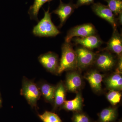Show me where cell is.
<instances>
[{"label":"cell","mask_w":122,"mask_h":122,"mask_svg":"<svg viewBox=\"0 0 122 122\" xmlns=\"http://www.w3.org/2000/svg\"><path fill=\"white\" fill-rule=\"evenodd\" d=\"M49 9L45 11L44 17L37 25L34 27L33 33L35 36L39 37H55L60 32L51 20Z\"/></svg>","instance_id":"cell-1"},{"label":"cell","mask_w":122,"mask_h":122,"mask_svg":"<svg viewBox=\"0 0 122 122\" xmlns=\"http://www.w3.org/2000/svg\"><path fill=\"white\" fill-rule=\"evenodd\" d=\"M61 50V57L57 72L58 74L77 68L76 52L70 42L64 43L62 46Z\"/></svg>","instance_id":"cell-2"},{"label":"cell","mask_w":122,"mask_h":122,"mask_svg":"<svg viewBox=\"0 0 122 122\" xmlns=\"http://www.w3.org/2000/svg\"><path fill=\"white\" fill-rule=\"evenodd\" d=\"M96 32L95 27L91 24H86L77 25L70 30L65 38L66 42H70L75 37H83L95 35Z\"/></svg>","instance_id":"cell-3"},{"label":"cell","mask_w":122,"mask_h":122,"mask_svg":"<svg viewBox=\"0 0 122 122\" xmlns=\"http://www.w3.org/2000/svg\"><path fill=\"white\" fill-rule=\"evenodd\" d=\"M77 68L84 69L92 65L95 61L96 54L91 50L84 48H78L76 51Z\"/></svg>","instance_id":"cell-4"},{"label":"cell","mask_w":122,"mask_h":122,"mask_svg":"<svg viewBox=\"0 0 122 122\" xmlns=\"http://www.w3.org/2000/svg\"><path fill=\"white\" fill-rule=\"evenodd\" d=\"M22 91L29 103L32 106H35L40 95V91L36 85L31 82L26 81L23 84Z\"/></svg>","instance_id":"cell-5"},{"label":"cell","mask_w":122,"mask_h":122,"mask_svg":"<svg viewBox=\"0 0 122 122\" xmlns=\"http://www.w3.org/2000/svg\"><path fill=\"white\" fill-rule=\"evenodd\" d=\"M92 9L96 15L108 21L113 27L114 30L116 29L117 24L114 15L108 6L97 3L93 5Z\"/></svg>","instance_id":"cell-6"},{"label":"cell","mask_w":122,"mask_h":122,"mask_svg":"<svg viewBox=\"0 0 122 122\" xmlns=\"http://www.w3.org/2000/svg\"><path fill=\"white\" fill-rule=\"evenodd\" d=\"M39 61L41 65L50 72H57L59 65L58 57L54 53L49 52L41 55L39 57Z\"/></svg>","instance_id":"cell-7"},{"label":"cell","mask_w":122,"mask_h":122,"mask_svg":"<svg viewBox=\"0 0 122 122\" xmlns=\"http://www.w3.org/2000/svg\"><path fill=\"white\" fill-rule=\"evenodd\" d=\"M66 88L71 92H77L82 85L81 77L77 72L69 73L66 76Z\"/></svg>","instance_id":"cell-8"},{"label":"cell","mask_w":122,"mask_h":122,"mask_svg":"<svg viewBox=\"0 0 122 122\" xmlns=\"http://www.w3.org/2000/svg\"><path fill=\"white\" fill-rule=\"evenodd\" d=\"M94 62L98 68L104 71L111 69L115 64V60L113 56L106 52L100 54L96 57Z\"/></svg>","instance_id":"cell-9"},{"label":"cell","mask_w":122,"mask_h":122,"mask_svg":"<svg viewBox=\"0 0 122 122\" xmlns=\"http://www.w3.org/2000/svg\"><path fill=\"white\" fill-rule=\"evenodd\" d=\"M74 40L76 44L81 45L83 47L90 50L98 48L102 44L101 39L95 35L85 37L76 38Z\"/></svg>","instance_id":"cell-10"},{"label":"cell","mask_w":122,"mask_h":122,"mask_svg":"<svg viewBox=\"0 0 122 122\" xmlns=\"http://www.w3.org/2000/svg\"><path fill=\"white\" fill-rule=\"evenodd\" d=\"M107 48L108 50L116 54L119 56H122V36L116 30V29L114 30L112 36L107 43Z\"/></svg>","instance_id":"cell-11"},{"label":"cell","mask_w":122,"mask_h":122,"mask_svg":"<svg viewBox=\"0 0 122 122\" xmlns=\"http://www.w3.org/2000/svg\"><path fill=\"white\" fill-rule=\"evenodd\" d=\"M73 10V7L72 5L61 2L58 8L53 11L54 13L57 14L60 19V28L63 25L66 20L72 14Z\"/></svg>","instance_id":"cell-12"},{"label":"cell","mask_w":122,"mask_h":122,"mask_svg":"<svg viewBox=\"0 0 122 122\" xmlns=\"http://www.w3.org/2000/svg\"><path fill=\"white\" fill-rule=\"evenodd\" d=\"M103 75L98 72L93 71L87 73L85 78L88 81L94 91L99 92L102 90V83Z\"/></svg>","instance_id":"cell-13"},{"label":"cell","mask_w":122,"mask_h":122,"mask_svg":"<svg viewBox=\"0 0 122 122\" xmlns=\"http://www.w3.org/2000/svg\"><path fill=\"white\" fill-rule=\"evenodd\" d=\"M83 105V99L80 93H78L74 99L65 100L63 107L69 111L79 112L81 110Z\"/></svg>","instance_id":"cell-14"},{"label":"cell","mask_w":122,"mask_h":122,"mask_svg":"<svg viewBox=\"0 0 122 122\" xmlns=\"http://www.w3.org/2000/svg\"><path fill=\"white\" fill-rule=\"evenodd\" d=\"M107 86L111 90L118 91L122 90V78L120 74L116 73L110 76L106 81Z\"/></svg>","instance_id":"cell-15"},{"label":"cell","mask_w":122,"mask_h":122,"mask_svg":"<svg viewBox=\"0 0 122 122\" xmlns=\"http://www.w3.org/2000/svg\"><path fill=\"white\" fill-rule=\"evenodd\" d=\"M66 88L61 82L55 88L54 95L55 106L57 107L63 105L65 101Z\"/></svg>","instance_id":"cell-16"},{"label":"cell","mask_w":122,"mask_h":122,"mask_svg":"<svg viewBox=\"0 0 122 122\" xmlns=\"http://www.w3.org/2000/svg\"><path fill=\"white\" fill-rule=\"evenodd\" d=\"M117 117L115 108L109 107L103 110L99 115L100 122H111L115 120Z\"/></svg>","instance_id":"cell-17"},{"label":"cell","mask_w":122,"mask_h":122,"mask_svg":"<svg viewBox=\"0 0 122 122\" xmlns=\"http://www.w3.org/2000/svg\"><path fill=\"white\" fill-rule=\"evenodd\" d=\"M49 0H35L32 6L30 7L29 10V14L30 18L38 21V14L39 10L44 4Z\"/></svg>","instance_id":"cell-18"},{"label":"cell","mask_w":122,"mask_h":122,"mask_svg":"<svg viewBox=\"0 0 122 122\" xmlns=\"http://www.w3.org/2000/svg\"><path fill=\"white\" fill-rule=\"evenodd\" d=\"M55 88L48 84H45L41 87V93L46 100L52 102L54 98Z\"/></svg>","instance_id":"cell-19"},{"label":"cell","mask_w":122,"mask_h":122,"mask_svg":"<svg viewBox=\"0 0 122 122\" xmlns=\"http://www.w3.org/2000/svg\"><path fill=\"white\" fill-rule=\"evenodd\" d=\"M108 4L109 8L114 14L117 15L122 12V0H105Z\"/></svg>","instance_id":"cell-20"},{"label":"cell","mask_w":122,"mask_h":122,"mask_svg":"<svg viewBox=\"0 0 122 122\" xmlns=\"http://www.w3.org/2000/svg\"><path fill=\"white\" fill-rule=\"evenodd\" d=\"M39 116L43 122H62L58 116L50 112L46 111L42 114L39 115Z\"/></svg>","instance_id":"cell-21"},{"label":"cell","mask_w":122,"mask_h":122,"mask_svg":"<svg viewBox=\"0 0 122 122\" xmlns=\"http://www.w3.org/2000/svg\"><path fill=\"white\" fill-rule=\"evenodd\" d=\"M122 94L118 91L111 90L107 94V99L112 105L115 106L120 102Z\"/></svg>","instance_id":"cell-22"},{"label":"cell","mask_w":122,"mask_h":122,"mask_svg":"<svg viewBox=\"0 0 122 122\" xmlns=\"http://www.w3.org/2000/svg\"><path fill=\"white\" fill-rule=\"evenodd\" d=\"M73 122H90L89 117L83 113L77 112L74 115Z\"/></svg>","instance_id":"cell-23"},{"label":"cell","mask_w":122,"mask_h":122,"mask_svg":"<svg viewBox=\"0 0 122 122\" xmlns=\"http://www.w3.org/2000/svg\"><path fill=\"white\" fill-rule=\"evenodd\" d=\"M117 67L116 69V73H122V56H119Z\"/></svg>","instance_id":"cell-24"},{"label":"cell","mask_w":122,"mask_h":122,"mask_svg":"<svg viewBox=\"0 0 122 122\" xmlns=\"http://www.w3.org/2000/svg\"><path fill=\"white\" fill-rule=\"evenodd\" d=\"M78 4L79 5L88 4L94 1V0H77Z\"/></svg>","instance_id":"cell-25"},{"label":"cell","mask_w":122,"mask_h":122,"mask_svg":"<svg viewBox=\"0 0 122 122\" xmlns=\"http://www.w3.org/2000/svg\"><path fill=\"white\" fill-rule=\"evenodd\" d=\"M118 15L119 17L118 18V19L119 21V23H120V25H122V12L120 13Z\"/></svg>","instance_id":"cell-26"},{"label":"cell","mask_w":122,"mask_h":122,"mask_svg":"<svg viewBox=\"0 0 122 122\" xmlns=\"http://www.w3.org/2000/svg\"><path fill=\"white\" fill-rule=\"evenodd\" d=\"M52 0H49V1H50Z\"/></svg>","instance_id":"cell-27"}]
</instances>
